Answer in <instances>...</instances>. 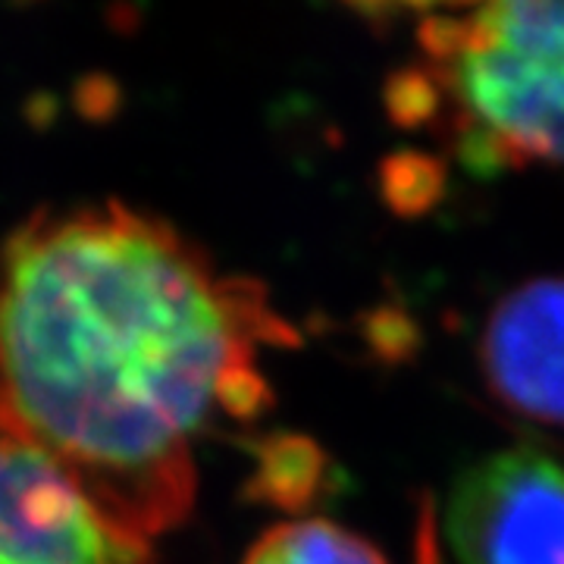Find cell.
<instances>
[{"label":"cell","mask_w":564,"mask_h":564,"mask_svg":"<svg viewBox=\"0 0 564 564\" xmlns=\"http://www.w3.org/2000/svg\"><path fill=\"white\" fill-rule=\"evenodd\" d=\"M445 536L462 564H564V467L540 448L474 464L452 489Z\"/></svg>","instance_id":"3"},{"label":"cell","mask_w":564,"mask_h":564,"mask_svg":"<svg viewBox=\"0 0 564 564\" xmlns=\"http://www.w3.org/2000/svg\"><path fill=\"white\" fill-rule=\"evenodd\" d=\"M480 361L505 408L564 426V276L527 282L492 311Z\"/></svg>","instance_id":"5"},{"label":"cell","mask_w":564,"mask_h":564,"mask_svg":"<svg viewBox=\"0 0 564 564\" xmlns=\"http://www.w3.org/2000/svg\"><path fill=\"white\" fill-rule=\"evenodd\" d=\"M267 285L122 202L47 207L0 248V430L154 545L198 489V445L270 404L299 345Z\"/></svg>","instance_id":"1"},{"label":"cell","mask_w":564,"mask_h":564,"mask_svg":"<svg viewBox=\"0 0 564 564\" xmlns=\"http://www.w3.org/2000/svg\"><path fill=\"white\" fill-rule=\"evenodd\" d=\"M242 564H386L358 533L333 521H285L248 549Z\"/></svg>","instance_id":"6"},{"label":"cell","mask_w":564,"mask_h":564,"mask_svg":"<svg viewBox=\"0 0 564 564\" xmlns=\"http://www.w3.org/2000/svg\"><path fill=\"white\" fill-rule=\"evenodd\" d=\"M421 61L389 82V113L433 129L474 173H564V0L414 10Z\"/></svg>","instance_id":"2"},{"label":"cell","mask_w":564,"mask_h":564,"mask_svg":"<svg viewBox=\"0 0 564 564\" xmlns=\"http://www.w3.org/2000/svg\"><path fill=\"white\" fill-rule=\"evenodd\" d=\"M47 458L0 430V564H151Z\"/></svg>","instance_id":"4"}]
</instances>
